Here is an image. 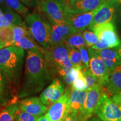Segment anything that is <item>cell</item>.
Listing matches in <instances>:
<instances>
[{
  "mask_svg": "<svg viewBox=\"0 0 121 121\" xmlns=\"http://www.w3.org/2000/svg\"><path fill=\"white\" fill-rule=\"evenodd\" d=\"M56 74L40 51H27L25 75L17 97L22 99L40 93L52 81Z\"/></svg>",
  "mask_w": 121,
  "mask_h": 121,
  "instance_id": "cell-1",
  "label": "cell"
},
{
  "mask_svg": "<svg viewBox=\"0 0 121 121\" xmlns=\"http://www.w3.org/2000/svg\"><path fill=\"white\" fill-rule=\"evenodd\" d=\"M24 56V49L19 47H7L0 50V69L13 88H17L20 84Z\"/></svg>",
  "mask_w": 121,
  "mask_h": 121,
  "instance_id": "cell-2",
  "label": "cell"
},
{
  "mask_svg": "<svg viewBox=\"0 0 121 121\" xmlns=\"http://www.w3.org/2000/svg\"><path fill=\"white\" fill-rule=\"evenodd\" d=\"M31 37L45 49L52 47V25L40 11L35 10L25 19Z\"/></svg>",
  "mask_w": 121,
  "mask_h": 121,
  "instance_id": "cell-3",
  "label": "cell"
},
{
  "mask_svg": "<svg viewBox=\"0 0 121 121\" xmlns=\"http://www.w3.org/2000/svg\"><path fill=\"white\" fill-rule=\"evenodd\" d=\"M66 2L38 0V8L52 25L66 24Z\"/></svg>",
  "mask_w": 121,
  "mask_h": 121,
  "instance_id": "cell-4",
  "label": "cell"
},
{
  "mask_svg": "<svg viewBox=\"0 0 121 121\" xmlns=\"http://www.w3.org/2000/svg\"><path fill=\"white\" fill-rule=\"evenodd\" d=\"M121 4L118 0H106L99 7L87 29L94 31L102 24L109 22L114 23Z\"/></svg>",
  "mask_w": 121,
  "mask_h": 121,
  "instance_id": "cell-5",
  "label": "cell"
},
{
  "mask_svg": "<svg viewBox=\"0 0 121 121\" xmlns=\"http://www.w3.org/2000/svg\"><path fill=\"white\" fill-rule=\"evenodd\" d=\"M94 113L102 121H121V108L103 94L94 110Z\"/></svg>",
  "mask_w": 121,
  "mask_h": 121,
  "instance_id": "cell-6",
  "label": "cell"
},
{
  "mask_svg": "<svg viewBox=\"0 0 121 121\" xmlns=\"http://www.w3.org/2000/svg\"><path fill=\"white\" fill-rule=\"evenodd\" d=\"M53 70L57 73L60 67H74L69 60L67 47L65 44L54 46L43 54Z\"/></svg>",
  "mask_w": 121,
  "mask_h": 121,
  "instance_id": "cell-7",
  "label": "cell"
},
{
  "mask_svg": "<svg viewBox=\"0 0 121 121\" xmlns=\"http://www.w3.org/2000/svg\"><path fill=\"white\" fill-rule=\"evenodd\" d=\"M87 49L90 57L89 69L96 78L100 86L102 88L107 86L111 71L106 66L102 58L96 54L95 50L88 47Z\"/></svg>",
  "mask_w": 121,
  "mask_h": 121,
  "instance_id": "cell-8",
  "label": "cell"
},
{
  "mask_svg": "<svg viewBox=\"0 0 121 121\" xmlns=\"http://www.w3.org/2000/svg\"><path fill=\"white\" fill-rule=\"evenodd\" d=\"M70 92L69 89L58 100L51 105L45 115L50 121H63L71 111L69 100Z\"/></svg>",
  "mask_w": 121,
  "mask_h": 121,
  "instance_id": "cell-9",
  "label": "cell"
},
{
  "mask_svg": "<svg viewBox=\"0 0 121 121\" xmlns=\"http://www.w3.org/2000/svg\"><path fill=\"white\" fill-rule=\"evenodd\" d=\"M98 9L86 13H72L68 11L66 8V24L72 27L77 33H82L88 28Z\"/></svg>",
  "mask_w": 121,
  "mask_h": 121,
  "instance_id": "cell-10",
  "label": "cell"
},
{
  "mask_svg": "<svg viewBox=\"0 0 121 121\" xmlns=\"http://www.w3.org/2000/svg\"><path fill=\"white\" fill-rule=\"evenodd\" d=\"M94 32L97 35L99 40L105 44L108 48L117 47L121 43L113 22L102 24L95 29Z\"/></svg>",
  "mask_w": 121,
  "mask_h": 121,
  "instance_id": "cell-11",
  "label": "cell"
},
{
  "mask_svg": "<svg viewBox=\"0 0 121 121\" xmlns=\"http://www.w3.org/2000/svg\"><path fill=\"white\" fill-rule=\"evenodd\" d=\"M65 86L59 78H54L42 92L39 98L44 105L49 106L60 99L65 93Z\"/></svg>",
  "mask_w": 121,
  "mask_h": 121,
  "instance_id": "cell-12",
  "label": "cell"
},
{
  "mask_svg": "<svg viewBox=\"0 0 121 121\" xmlns=\"http://www.w3.org/2000/svg\"><path fill=\"white\" fill-rule=\"evenodd\" d=\"M106 0H67V11L72 13H82L99 8Z\"/></svg>",
  "mask_w": 121,
  "mask_h": 121,
  "instance_id": "cell-13",
  "label": "cell"
},
{
  "mask_svg": "<svg viewBox=\"0 0 121 121\" xmlns=\"http://www.w3.org/2000/svg\"><path fill=\"white\" fill-rule=\"evenodd\" d=\"M19 108L38 117L43 116L48 110L47 106L37 96H29L22 100L19 102Z\"/></svg>",
  "mask_w": 121,
  "mask_h": 121,
  "instance_id": "cell-14",
  "label": "cell"
},
{
  "mask_svg": "<svg viewBox=\"0 0 121 121\" xmlns=\"http://www.w3.org/2000/svg\"><path fill=\"white\" fill-rule=\"evenodd\" d=\"M103 94L102 87L99 85L93 86L87 89V94L82 113L89 118L92 115L99 102Z\"/></svg>",
  "mask_w": 121,
  "mask_h": 121,
  "instance_id": "cell-15",
  "label": "cell"
},
{
  "mask_svg": "<svg viewBox=\"0 0 121 121\" xmlns=\"http://www.w3.org/2000/svg\"><path fill=\"white\" fill-rule=\"evenodd\" d=\"M52 47L57 45L65 44V42L69 36L78 33L72 27L67 24L52 25Z\"/></svg>",
  "mask_w": 121,
  "mask_h": 121,
  "instance_id": "cell-16",
  "label": "cell"
},
{
  "mask_svg": "<svg viewBox=\"0 0 121 121\" xmlns=\"http://www.w3.org/2000/svg\"><path fill=\"white\" fill-rule=\"evenodd\" d=\"M10 81L0 69V107L17 102Z\"/></svg>",
  "mask_w": 121,
  "mask_h": 121,
  "instance_id": "cell-17",
  "label": "cell"
},
{
  "mask_svg": "<svg viewBox=\"0 0 121 121\" xmlns=\"http://www.w3.org/2000/svg\"><path fill=\"white\" fill-rule=\"evenodd\" d=\"M96 54L102 58L107 67L112 71L117 67L121 65V57L118 52L116 48L113 49H107L96 51Z\"/></svg>",
  "mask_w": 121,
  "mask_h": 121,
  "instance_id": "cell-18",
  "label": "cell"
},
{
  "mask_svg": "<svg viewBox=\"0 0 121 121\" xmlns=\"http://www.w3.org/2000/svg\"><path fill=\"white\" fill-rule=\"evenodd\" d=\"M13 25L26 26L22 16L9 8L7 11L4 12L3 16L0 17V28L11 27Z\"/></svg>",
  "mask_w": 121,
  "mask_h": 121,
  "instance_id": "cell-19",
  "label": "cell"
},
{
  "mask_svg": "<svg viewBox=\"0 0 121 121\" xmlns=\"http://www.w3.org/2000/svg\"><path fill=\"white\" fill-rule=\"evenodd\" d=\"M87 94V89L84 91L72 90L69 95L71 111L82 112ZM70 111V112H71Z\"/></svg>",
  "mask_w": 121,
  "mask_h": 121,
  "instance_id": "cell-20",
  "label": "cell"
},
{
  "mask_svg": "<svg viewBox=\"0 0 121 121\" xmlns=\"http://www.w3.org/2000/svg\"><path fill=\"white\" fill-rule=\"evenodd\" d=\"M107 91L110 95L121 91V65L118 66L110 73L107 85Z\"/></svg>",
  "mask_w": 121,
  "mask_h": 121,
  "instance_id": "cell-21",
  "label": "cell"
},
{
  "mask_svg": "<svg viewBox=\"0 0 121 121\" xmlns=\"http://www.w3.org/2000/svg\"><path fill=\"white\" fill-rule=\"evenodd\" d=\"M13 46L19 47L22 49L27 50V51L31 49H37L40 51L43 54L46 51V49L40 46L30 35L25 36L19 39L17 42H15Z\"/></svg>",
  "mask_w": 121,
  "mask_h": 121,
  "instance_id": "cell-22",
  "label": "cell"
},
{
  "mask_svg": "<svg viewBox=\"0 0 121 121\" xmlns=\"http://www.w3.org/2000/svg\"><path fill=\"white\" fill-rule=\"evenodd\" d=\"M19 109V102L11 103L6 106L0 112V121H14L16 112Z\"/></svg>",
  "mask_w": 121,
  "mask_h": 121,
  "instance_id": "cell-23",
  "label": "cell"
},
{
  "mask_svg": "<svg viewBox=\"0 0 121 121\" xmlns=\"http://www.w3.org/2000/svg\"><path fill=\"white\" fill-rule=\"evenodd\" d=\"M7 6L13 11L17 13L23 18H26L30 14V11L24 4L20 0H6Z\"/></svg>",
  "mask_w": 121,
  "mask_h": 121,
  "instance_id": "cell-24",
  "label": "cell"
},
{
  "mask_svg": "<svg viewBox=\"0 0 121 121\" xmlns=\"http://www.w3.org/2000/svg\"><path fill=\"white\" fill-rule=\"evenodd\" d=\"M65 45L69 47L75 48L78 49L83 47H86L85 40L83 37L82 33H78L71 35L66 39Z\"/></svg>",
  "mask_w": 121,
  "mask_h": 121,
  "instance_id": "cell-25",
  "label": "cell"
},
{
  "mask_svg": "<svg viewBox=\"0 0 121 121\" xmlns=\"http://www.w3.org/2000/svg\"><path fill=\"white\" fill-rule=\"evenodd\" d=\"M69 60L74 67H78L84 70L87 69L85 67L82 62V57L80 51L75 48L67 47Z\"/></svg>",
  "mask_w": 121,
  "mask_h": 121,
  "instance_id": "cell-26",
  "label": "cell"
},
{
  "mask_svg": "<svg viewBox=\"0 0 121 121\" xmlns=\"http://www.w3.org/2000/svg\"><path fill=\"white\" fill-rule=\"evenodd\" d=\"M0 39L6 44V47L13 46L14 44V37L11 27L0 28Z\"/></svg>",
  "mask_w": 121,
  "mask_h": 121,
  "instance_id": "cell-27",
  "label": "cell"
},
{
  "mask_svg": "<svg viewBox=\"0 0 121 121\" xmlns=\"http://www.w3.org/2000/svg\"><path fill=\"white\" fill-rule=\"evenodd\" d=\"M39 117L19 109L15 114L14 121H38Z\"/></svg>",
  "mask_w": 121,
  "mask_h": 121,
  "instance_id": "cell-28",
  "label": "cell"
},
{
  "mask_svg": "<svg viewBox=\"0 0 121 121\" xmlns=\"http://www.w3.org/2000/svg\"><path fill=\"white\" fill-rule=\"evenodd\" d=\"M13 31L14 37V43L17 42L19 39L25 36L30 35L29 31L27 26H21L17 25H13L11 26Z\"/></svg>",
  "mask_w": 121,
  "mask_h": 121,
  "instance_id": "cell-29",
  "label": "cell"
},
{
  "mask_svg": "<svg viewBox=\"0 0 121 121\" xmlns=\"http://www.w3.org/2000/svg\"><path fill=\"white\" fill-rule=\"evenodd\" d=\"M83 37L85 40L86 47L88 48H91L94 45L97 43L99 40L98 35L94 31L90 30H85L82 33Z\"/></svg>",
  "mask_w": 121,
  "mask_h": 121,
  "instance_id": "cell-30",
  "label": "cell"
},
{
  "mask_svg": "<svg viewBox=\"0 0 121 121\" xmlns=\"http://www.w3.org/2000/svg\"><path fill=\"white\" fill-rule=\"evenodd\" d=\"M82 69L78 67H73L71 71L63 77V79L68 85H71L79 76Z\"/></svg>",
  "mask_w": 121,
  "mask_h": 121,
  "instance_id": "cell-31",
  "label": "cell"
},
{
  "mask_svg": "<svg viewBox=\"0 0 121 121\" xmlns=\"http://www.w3.org/2000/svg\"><path fill=\"white\" fill-rule=\"evenodd\" d=\"M72 90L84 91L87 89L86 81L83 75L82 71L78 78L72 84Z\"/></svg>",
  "mask_w": 121,
  "mask_h": 121,
  "instance_id": "cell-32",
  "label": "cell"
},
{
  "mask_svg": "<svg viewBox=\"0 0 121 121\" xmlns=\"http://www.w3.org/2000/svg\"><path fill=\"white\" fill-rule=\"evenodd\" d=\"M82 73L86 81L87 89L96 85H99L96 78L91 71L90 69H85L82 70Z\"/></svg>",
  "mask_w": 121,
  "mask_h": 121,
  "instance_id": "cell-33",
  "label": "cell"
},
{
  "mask_svg": "<svg viewBox=\"0 0 121 121\" xmlns=\"http://www.w3.org/2000/svg\"><path fill=\"white\" fill-rule=\"evenodd\" d=\"M88 119L82 112L76 113L71 111L63 121H87Z\"/></svg>",
  "mask_w": 121,
  "mask_h": 121,
  "instance_id": "cell-34",
  "label": "cell"
},
{
  "mask_svg": "<svg viewBox=\"0 0 121 121\" xmlns=\"http://www.w3.org/2000/svg\"><path fill=\"white\" fill-rule=\"evenodd\" d=\"M81 53L82 57V62L86 69H89V62H90V57L88 52V49L86 47H83L78 49Z\"/></svg>",
  "mask_w": 121,
  "mask_h": 121,
  "instance_id": "cell-35",
  "label": "cell"
},
{
  "mask_svg": "<svg viewBox=\"0 0 121 121\" xmlns=\"http://www.w3.org/2000/svg\"><path fill=\"white\" fill-rule=\"evenodd\" d=\"M22 4L29 8H38V0H20Z\"/></svg>",
  "mask_w": 121,
  "mask_h": 121,
  "instance_id": "cell-36",
  "label": "cell"
},
{
  "mask_svg": "<svg viewBox=\"0 0 121 121\" xmlns=\"http://www.w3.org/2000/svg\"><path fill=\"white\" fill-rule=\"evenodd\" d=\"M73 67H60L57 69V73L59 74L62 78H63L69 72L71 71Z\"/></svg>",
  "mask_w": 121,
  "mask_h": 121,
  "instance_id": "cell-37",
  "label": "cell"
},
{
  "mask_svg": "<svg viewBox=\"0 0 121 121\" xmlns=\"http://www.w3.org/2000/svg\"><path fill=\"white\" fill-rule=\"evenodd\" d=\"M111 100L119 107L121 106V91L113 94L111 97Z\"/></svg>",
  "mask_w": 121,
  "mask_h": 121,
  "instance_id": "cell-38",
  "label": "cell"
},
{
  "mask_svg": "<svg viewBox=\"0 0 121 121\" xmlns=\"http://www.w3.org/2000/svg\"><path fill=\"white\" fill-rule=\"evenodd\" d=\"M0 7L3 11V12H5L9 9L7 6L6 3V0H0Z\"/></svg>",
  "mask_w": 121,
  "mask_h": 121,
  "instance_id": "cell-39",
  "label": "cell"
},
{
  "mask_svg": "<svg viewBox=\"0 0 121 121\" xmlns=\"http://www.w3.org/2000/svg\"><path fill=\"white\" fill-rule=\"evenodd\" d=\"M116 19H117L118 22L119 24H120L121 26V4L118 9V11L117 17H116Z\"/></svg>",
  "mask_w": 121,
  "mask_h": 121,
  "instance_id": "cell-40",
  "label": "cell"
},
{
  "mask_svg": "<svg viewBox=\"0 0 121 121\" xmlns=\"http://www.w3.org/2000/svg\"><path fill=\"white\" fill-rule=\"evenodd\" d=\"M38 121H50L49 118L47 117L46 115H44V116H42L41 117H39L38 119Z\"/></svg>",
  "mask_w": 121,
  "mask_h": 121,
  "instance_id": "cell-41",
  "label": "cell"
},
{
  "mask_svg": "<svg viewBox=\"0 0 121 121\" xmlns=\"http://www.w3.org/2000/svg\"><path fill=\"white\" fill-rule=\"evenodd\" d=\"M116 49H117L118 52L119 54V56L121 57V43L120 44H119V46H118L117 47H116Z\"/></svg>",
  "mask_w": 121,
  "mask_h": 121,
  "instance_id": "cell-42",
  "label": "cell"
},
{
  "mask_svg": "<svg viewBox=\"0 0 121 121\" xmlns=\"http://www.w3.org/2000/svg\"><path fill=\"white\" fill-rule=\"evenodd\" d=\"M3 15H4V12H3L2 9H1V7H0V17L2 16Z\"/></svg>",
  "mask_w": 121,
  "mask_h": 121,
  "instance_id": "cell-43",
  "label": "cell"
},
{
  "mask_svg": "<svg viewBox=\"0 0 121 121\" xmlns=\"http://www.w3.org/2000/svg\"><path fill=\"white\" fill-rule=\"evenodd\" d=\"M6 47V46L5 44H2V45H0V50L1 49H3V48Z\"/></svg>",
  "mask_w": 121,
  "mask_h": 121,
  "instance_id": "cell-44",
  "label": "cell"
},
{
  "mask_svg": "<svg viewBox=\"0 0 121 121\" xmlns=\"http://www.w3.org/2000/svg\"><path fill=\"white\" fill-rule=\"evenodd\" d=\"M2 44H5L6 45V44L4 43V42H3L2 40H1V39H0V45H2Z\"/></svg>",
  "mask_w": 121,
  "mask_h": 121,
  "instance_id": "cell-45",
  "label": "cell"
},
{
  "mask_svg": "<svg viewBox=\"0 0 121 121\" xmlns=\"http://www.w3.org/2000/svg\"><path fill=\"white\" fill-rule=\"evenodd\" d=\"M45 1H65V0H45Z\"/></svg>",
  "mask_w": 121,
  "mask_h": 121,
  "instance_id": "cell-46",
  "label": "cell"
},
{
  "mask_svg": "<svg viewBox=\"0 0 121 121\" xmlns=\"http://www.w3.org/2000/svg\"><path fill=\"white\" fill-rule=\"evenodd\" d=\"M92 121H99V120H98V119H93V120H92Z\"/></svg>",
  "mask_w": 121,
  "mask_h": 121,
  "instance_id": "cell-47",
  "label": "cell"
},
{
  "mask_svg": "<svg viewBox=\"0 0 121 121\" xmlns=\"http://www.w3.org/2000/svg\"><path fill=\"white\" fill-rule=\"evenodd\" d=\"M118 1H119V2H120V3L121 4V0H118Z\"/></svg>",
  "mask_w": 121,
  "mask_h": 121,
  "instance_id": "cell-48",
  "label": "cell"
},
{
  "mask_svg": "<svg viewBox=\"0 0 121 121\" xmlns=\"http://www.w3.org/2000/svg\"><path fill=\"white\" fill-rule=\"evenodd\" d=\"M120 108H121V107H120Z\"/></svg>",
  "mask_w": 121,
  "mask_h": 121,
  "instance_id": "cell-49",
  "label": "cell"
}]
</instances>
